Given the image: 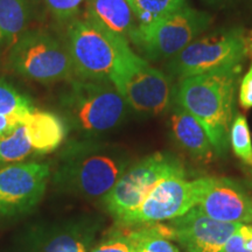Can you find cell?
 <instances>
[{
  "label": "cell",
  "mask_w": 252,
  "mask_h": 252,
  "mask_svg": "<svg viewBox=\"0 0 252 252\" xmlns=\"http://www.w3.org/2000/svg\"><path fill=\"white\" fill-rule=\"evenodd\" d=\"M139 26H149L187 6V0H128Z\"/></svg>",
  "instance_id": "44dd1931"
},
{
  "label": "cell",
  "mask_w": 252,
  "mask_h": 252,
  "mask_svg": "<svg viewBox=\"0 0 252 252\" xmlns=\"http://www.w3.org/2000/svg\"><path fill=\"white\" fill-rule=\"evenodd\" d=\"M222 252H250L245 247L244 236L241 230V225L238 226L234 234L230 236Z\"/></svg>",
  "instance_id": "4316f807"
},
{
  "label": "cell",
  "mask_w": 252,
  "mask_h": 252,
  "mask_svg": "<svg viewBox=\"0 0 252 252\" xmlns=\"http://www.w3.org/2000/svg\"><path fill=\"white\" fill-rule=\"evenodd\" d=\"M89 252H135V241L131 229L121 226L98 243H94Z\"/></svg>",
  "instance_id": "cb8c5ba5"
},
{
  "label": "cell",
  "mask_w": 252,
  "mask_h": 252,
  "mask_svg": "<svg viewBox=\"0 0 252 252\" xmlns=\"http://www.w3.org/2000/svg\"><path fill=\"white\" fill-rule=\"evenodd\" d=\"M61 104L69 124L83 134L113 130L126 115L127 104L111 81L75 78L63 94Z\"/></svg>",
  "instance_id": "3957f363"
},
{
  "label": "cell",
  "mask_w": 252,
  "mask_h": 252,
  "mask_svg": "<svg viewBox=\"0 0 252 252\" xmlns=\"http://www.w3.org/2000/svg\"><path fill=\"white\" fill-rule=\"evenodd\" d=\"M169 124L176 143L195 160L209 162L214 159L216 156L215 150L203 126L178 104L172 110Z\"/></svg>",
  "instance_id": "2e32d148"
},
{
  "label": "cell",
  "mask_w": 252,
  "mask_h": 252,
  "mask_svg": "<svg viewBox=\"0 0 252 252\" xmlns=\"http://www.w3.org/2000/svg\"><path fill=\"white\" fill-rule=\"evenodd\" d=\"M130 229L135 241V252H180L173 243L172 230L168 224L159 223Z\"/></svg>",
  "instance_id": "ffe728a7"
},
{
  "label": "cell",
  "mask_w": 252,
  "mask_h": 252,
  "mask_svg": "<svg viewBox=\"0 0 252 252\" xmlns=\"http://www.w3.org/2000/svg\"><path fill=\"white\" fill-rule=\"evenodd\" d=\"M130 47L88 19H75L68 30V50L78 78L110 81L123 52Z\"/></svg>",
  "instance_id": "8992f818"
},
{
  "label": "cell",
  "mask_w": 252,
  "mask_h": 252,
  "mask_svg": "<svg viewBox=\"0 0 252 252\" xmlns=\"http://www.w3.org/2000/svg\"><path fill=\"white\" fill-rule=\"evenodd\" d=\"M244 46H245V53L247 55L252 58V31L248 34L247 36H244Z\"/></svg>",
  "instance_id": "f1b7e54d"
},
{
  "label": "cell",
  "mask_w": 252,
  "mask_h": 252,
  "mask_svg": "<svg viewBox=\"0 0 252 252\" xmlns=\"http://www.w3.org/2000/svg\"><path fill=\"white\" fill-rule=\"evenodd\" d=\"M206 1L213 5H220V4H224L226 0H206Z\"/></svg>",
  "instance_id": "f546056e"
},
{
  "label": "cell",
  "mask_w": 252,
  "mask_h": 252,
  "mask_svg": "<svg viewBox=\"0 0 252 252\" xmlns=\"http://www.w3.org/2000/svg\"><path fill=\"white\" fill-rule=\"evenodd\" d=\"M9 64L30 80L52 83L75 75L69 50L55 37L42 32H27L12 46Z\"/></svg>",
  "instance_id": "ba28073f"
},
{
  "label": "cell",
  "mask_w": 252,
  "mask_h": 252,
  "mask_svg": "<svg viewBox=\"0 0 252 252\" xmlns=\"http://www.w3.org/2000/svg\"><path fill=\"white\" fill-rule=\"evenodd\" d=\"M173 241L186 252H222L226 241L241 224L220 222L198 207L169 220Z\"/></svg>",
  "instance_id": "4fadbf2b"
},
{
  "label": "cell",
  "mask_w": 252,
  "mask_h": 252,
  "mask_svg": "<svg viewBox=\"0 0 252 252\" xmlns=\"http://www.w3.org/2000/svg\"><path fill=\"white\" fill-rule=\"evenodd\" d=\"M28 19L27 0H0V45L13 46L25 33Z\"/></svg>",
  "instance_id": "d6986e66"
},
{
  "label": "cell",
  "mask_w": 252,
  "mask_h": 252,
  "mask_svg": "<svg viewBox=\"0 0 252 252\" xmlns=\"http://www.w3.org/2000/svg\"><path fill=\"white\" fill-rule=\"evenodd\" d=\"M34 153L24 124L0 134V165L18 163Z\"/></svg>",
  "instance_id": "7402d4cb"
},
{
  "label": "cell",
  "mask_w": 252,
  "mask_h": 252,
  "mask_svg": "<svg viewBox=\"0 0 252 252\" xmlns=\"http://www.w3.org/2000/svg\"><path fill=\"white\" fill-rule=\"evenodd\" d=\"M50 167L43 162L11 163L0 167V216H14L33 209L45 194Z\"/></svg>",
  "instance_id": "8fae6325"
},
{
  "label": "cell",
  "mask_w": 252,
  "mask_h": 252,
  "mask_svg": "<svg viewBox=\"0 0 252 252\" xmlns=\"http://www.w3.org/2000/svg\"><path fill=\"white\" fill-rule=\"evenodd\" d=\"M130 165L122 150L94 141L75 143L60 158L53 184L65 193L103 200Z\"/></svg>",
  "instance_id": "7a4b0ae2"
},
{
  "label": "cell",
  "mask_w": 252,
  "mask_h": 252,
  "mask_svg": "<svg viewBox=\"0 0 252 252\" xmlns=\"http://www.w3.org/2000/svg\"><path fill=\"white\" fill-rule=\"evenodd\" d=\"M34 110L33 103L7 82L0 80V134L24 124Z\"/></svg>",
  "instance_id": "ac0fdd59"
},
{
  "label": "cell",
  "mask_w": 252,
  "mask_h": 252,
  "mask_svg": "<svg viewBox=\"0 0 252 252\" xmlns=\"http://www.w3.org/2000/svg\"><path fill=\"white\" fill-rule=\"evenodd\" d=\"M110 81L126 104L139 113L161 115L173 102L172 78L135 54L131 47L123 52Z\"/></svg>",
  "instance_id": "277c9868"
},
{
  "label": "cell",
  "mask_w": 252,
  "mask_h": 252,
  "mask_svg": "<svg viewBox=\"0 0 252 252\" xmlns=\"http://www.w3.org/2000/svg\"><path fill=\"white\" fill-rule=\"evenodd\" d=\"M239 72L236 68L186 77L174 87L173 102L201 123L219 157L226 156L230 147Z\"/></svg>",
  "instance_id": "6da1fadb"
},
{
  "label": "cell",
  "mask_w": 252,
  "mask_h": 252,
  "mask_svg": "<svg viewBox=\"0 0 252 252\" xmlns=\"http://www.w3.org/2000/svg\"><path fill=\"white\" fill-rule=\"evenodd\" d=\"M197 206L212 219L232 224H252V196L226 178H198Z\"/></svg>",
  "instance_id": "7c38bea8"
},
{
  "label": "cell",
  "mask_w": 252,
  "mask_h": 252,
  "mask_svg": "<svg viewBox=\"0 0 252 252\" xmlns=\"http://www.w3.org/2000/svg\"><path fill=\"white\" fill-rule=\"evenodd\" d=\"M28 139L36 154H48L58 150L65 139L64 122L55 113L34 109L24 122Z\"/></svg>",
  "instance_id": "e0dca14e"
},
{
  "label": "cell",
  "mask_w": 252,
  "mask_h": 252,
  "mask_svg": "<svg viewBox=\"0 0 252 252\" xmlns=\"http://www.w3.org/2000/svg\"><path fill=\"white\" fill-rule=\"evenodd\" d=\"M212 24L206 12L189 6L149 26H138L131 42L151 60L174 58Z\"/></svg>",
  "instance_id": "9c48e42d"
},
{
  "label": "cell",
  "mask_w": 252,
  "mask_h": 252,
  "mask_svg": "<svg viewBox=\"0 0 252 252\" xmlns=\"http://www.w3.org/2000/svg\"><path fill=\"white\" fill-rule=\"evenodd\" d=\"M187 175L184 163L171 153L157 152L131 163L109 194L103 206L115 220L137 208L163 179Z\"/></svg>",
  "instance_id": "52a82bcc"
},
{
  "label": "cell",
  "mask_w": 252,
  "mask_h": 252,
  "mask_svg": "<svg viewBox=\"0 0 252 252\" xmlns=\"http://www.w3.org/2000/svg\"><path fill=\"white\" fill-rule=\"evenodd\" d=\"M241 230L244 236L245 247L252 252V224H241Z\"/></svg>",
  "instance_id": "83f0119b"
},
{
  "label": "cell",
  "mask_w": 252,
  "mask_h": 252,
  "mask_svg": "<svg viewBox=\"0 0 252 252\" xmlns=\"http://www.w3.org/2000/svg\"><path fill=\"white\" fill-rule=\"evenodd\" d=\"M229 141L235 156L252 168V139L248 121L243 115H237L234 118Z\"/></svg>",
  "instance_id": "603a6c76"
},
{
  "label": "cell",
  "mask_w": 252,
  "mask_h": 252,
  "mask_svg": "<svg viewBox=\"0 0 252 252\" xmlns=\"http://www.w3.org/2000/svg\"><path fill=\"white\" fill-rule=\"evenodd\" d=\"M187 175H173L154 187L135 209L116 220L124 228L154 225L185 215L197 206V179L187 180Z\"/></svg>",
  "instance_id": "30bf717a"
},
{
  "label": "cell",
  "mask_w": 252,
  "mask_h": 252,
  "mask_svg": "<svg viewBox=\"0 0 252 252\" xmlns=\"http://www.w3.org/2000/svg\"><path fill=\"white\" fill-rule=\"evenodd\" d=\"M84 0H46L50 12L61 21L71 20L76 17Z\"/></svg>",
  "instance_id": "d4e9b609"
},
{
  "label": "cell",
  "mask_w": 252,
  "mask_h": 252,
  "mask_svg": "<svg viewBox=\"0 0 252 252\" xmlns=\"http://www.w3.org/2000/svg\"><path fill=\"white\" fill-rule=\"evenodd\" d=\"M98 229V223L90 219L65 220L37 232L27 252H89Z\"/></svg>",
  "instance_id": "5bb4252c"
},
{
  "label": "cell",
  "mask_w": 252,
  "mask_h": 252,
  "mask_svg": "<svg viewBox=\"0 0 252 252\" xmlns=\"http://www.w3.org/2000/svg\"><path fill=\"white\" fill-rule=\"evenodd\" d=\"M86 18L128 43L139 26L128 0H87Z\"/></svg>",
  "instance_id": "9a60e30c"
},
{
  "label": "cell",
  "mask_w": 252,
  "mask_h": 252,
  "mask_svg": "<svg viewBox=\"0 0 252 252\" xmlns=\"http://www.w3.org/2000/svg\"><path fill=\"white\" fill-rule=\"evenodd\" d=\"M238 100L242 108H252V63L239 86Z\"/></svg>",
  "instance_id": "484cf974"
},
{
  "label": "cell",
  "mask_w": 252,
  "mask_h": 252,
  "mask_svg": "<svg viewBox=\"0 0 252 252\" xmlns=\"http://www.w3.org/2000/svg\"><path fill=\"white\" fill-rule=\"evenodd\" d=\"M245 55L243 30H222L193 41L168 60L166 69L169 77L180 81L186 77L241 68Z\"/></svg>",
  "instance_id": "5b68a950"
}]
</instances>
